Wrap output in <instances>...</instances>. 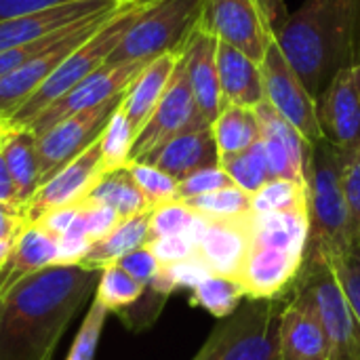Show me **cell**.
<instances>
[{"label":"cell","mask_w":360,"mask_h":360,"mask_svg":"<svg viewBox=\"0 0 360 360\" xmlns=\"http://www.w3.org/2000/svg\"><path fill=\"white\" fill-rule=\"evenodd\" d=\"M99 270L53 264L0 295V360H51L76 312L95 291Z\"/></svg>","instance_id":"cell-1"},{"label":"cell","mask_w":360,"mask_h":360,"mask_svg":"<svg viewBox=\"0 0 360 360\" xmlns=\"http://www.w3.org/2000/svg\"><path fill=\"white\" fill-rule=\"evenodd\" d=\"M274 40L316 101L342 70L360 63V0H304Z\"/></svg>","instance_id":"cell-2"},{"label":"cell","mask_w":360,"mask_h":360,"mask_svg":"<svg viewBox=\"0 0 360 360\" xmlns=\"http://www.w3.org/2000/svg\"><path fill=\"white\" fill-rule=\"evenodd\" d=\"M304 188L310 224L304 255L331 257L356 245L360 238L344 192V152L327 139L308 148Z\"/></svg>","instance_id":"cell-3"},{"label":"cell","mask_w":360,"mask_h":360,"mask_svg":"<svg viewBox=\"0 0 360 360\" xmlns=\"http://www.w3.org/2000/svg\"><path fill=\"white\" fill-rule=\"evenodd\" d=\"M150 2L152 0H122L112 11V15L101 23V27L95 34H91L82 44H78L65 57V61L49 76V80L36 93H32L21 103V108L4 122L13 129H25L44 108L63 97L68 91H72L78 82L97 72L101 65H105V59L118 44L122 34L146 11Z\"/></svg>","instance_id":"cell-4"},{"label":"cell","mask_w":360,"mask_h":360,"mask_svg":"<svg viewBox=\"0 0 360 360\" xmlns=\"http://www.w3.org/2000/svg\"><path fill=\"white\" fill-rule=\"evenodd\" d=\"M287 297L316 316L327 335L331 360H360V325L327 257L304 255V266Z\"/></svg>","instance_id":"cell-5"},{"label":"cell","mask_w":360,"mask_h":360,"mask_svg":"<svg viewBox=\"0 0 360 360\" xmlns=\"http://www.w3.org/2000/svg\"><path fill=\"white\" fill-rule=\"evenodd\" d=\"M287 297L245 300L219 319L192 360H281V314Z\"/></svg>","instance_id":"cell-6"},{"label":"cell","mask_w":360,"mask_h":360,"mask_svg":"<svg viewBox=\"0 0 360 360\" xmlns=\"http://www.w3.org/2000/svg\"><path fill=\"white\" fill-rule=\"evenodd\" d=\"M207 0H152L122 34L105 65L152 61L167 53H181L202 21Z\"/></svg>","instance_id":"cell-7"},{"label":"cell","mask_w":360,"mask_h":360,"mask_svg":"<svg viewBox=\"0 0 360 360\" xmlns=\"http://www.w3.org/2000/svg\"><path fill=\"white\" fill-rule=\"evenodd\" d=\"M114 8L95 13V15H89L70 23L49 49L38 53L32 61H27L13 74L4 76L0 80V120H8L21 108V103L49 80V76L65 61V57L101 27V23L112 15Z\"/></svg>","instance_id":"cell-8"},{"label":"cell","mask_w":360,"mask_h":360,"mask_svg":"<svg viewBox=\"0 0 360 360\" xmlns=\"http://www.w3.org/2000/svg\"><path fill=\"white\" fill-rule=\"evenodd\" d=\"M262 84H264V101H268L304 139L308 146L323 139L319 118H316V101L293 72L276 40L270 42L262 63Z\"/></svg>","instance_id":"cell-9"},{"label":"cell","mask_w":360,"mask_h":360,"mask_svg":"<svg viewBox=\"0 0 360 360\" xmlns=\"http://www.w3.org/2000/svg\"><path fill=\"white\" fill-rule=\"evenodd\" d=\"M122 101V93L101 101L93 108L80 110L46 133L36 137V152H38V169H40V186L51 179L61 167H65L72 158H76L82 150H86L103 131L110 116Z\"/></svg>","instance_id":"cell-10"},{"label":"cell","mask_w":360,"mask_h":360,"mask_svg":"<svg viewBox=\"0 0 360 360\" xmlns=\"http://www.w3.org/2000/svg\"><path fill=\"white\" fill-rule=\"evenodd\" d=\"M202 124H207V122L200 118V114L196 110L194 95H192V89H190V82L186 76L184 59L179 55L175 72H173L160 101L156 103L152 116L148 118V122L141 127V131L133 139L129 162L146 160L156 148L167 143L171 137H175L188 129L202 127Z\"/></svg>","instance_id":"cell-11"},{"label":"cell","mask_w":360,"mask_h":360,"mask_svg":"<svg viewBox=\"0 0 360 360\" xmlns=\"http://www.w3.org/2000/svg\"><path fill=\"white\" fill-rule=\"evenodd\" d=\"M219 42H226L255 63H262L274 34L257 0H207L202 21Z\"/></svg>","instance_id":"cell-12"},{"label":"cell","mask_w":360,"mask_h":360,"mask_svg":"<svg viewBox=\"0 0 360 360\" xmlns=\"http://www.w3.org/2000/svg\"><path fill=\"white\" fill-rule=\"evenodd\" d=\"M148 61H129V63H118V65H101L97 72H93L82 82H78L72 91H68L63 97H59L49 108H44L25 129L34 137H40L42 133H46L51 127H55L63 118L124 93L129 82L139 74V70Z\"/></svg>","instance_id":"cell-13"},{"label":"cell","mask_w":360,"mask_h":360,"mask_svg":"<svg viewBox=\"0 0 360 360\" xmlns=\"http://www.w3.org/2000/svg\"><path fill=\"white\" fill-rule=\"evenodd\" d=\"M101 146L97 137L86 150H82L76 158H72L36 190V194L23 207L25 221L36 224L55 209L78 205L93 188V184L101 177Z\"/></svg>","instance_id":"cell-14"},{"label":"cell","mask_w":360,"mask_h":360,"mask_svg":"<svg viewBox=\"0 0 360 360\" xmlns=\"http://www.w3.org/2000/svg\"><path fill=\"white\" fill-rule=\"evenodd\" d=\"M316 118L331 146L350 152L360 146V63L342 70L316 99Z\"/></svg>","instance_id":"cell-15"},{"label":"cell","mask_w":360,"mask_h":360,"mask_svg":"<svg viewBox=\"0 0 360 360\" xmlns=\"http://www.w3.org/2000/svg\"><path fill=\"white\" fill-rule=\"evenodd\" d=\"M302 266V255L251 243L236 281L247 300H281L293 289Z\"/></svg>","instance_id":"cell-16"},{"label":"cell","mask_w":360,"mask_h":360,"mask_svg":"<svg viewBox=\"0 0 360 360\" xmlns=\"http://www.w3.org/2000/svg\"><path fill=\"white\" fill-rule=\"evenodd\" d=\"M253 110L259 122V141L264 146L272 179H287L304 186L310 146L268 101H262Z\"/></svg>","instance_id":"cell-17"},{"label":"cell","mask_w":360,"mask_h":360,"mask_svg":"<svg viewBox=\"0 0 360 360\" xmlns=\"http://www.w3.org/2000/svg\"><path fill=\"white\" fill-rule=\"evenodd\" d=\"M186 76L200 118L211 124L221 110V91L217 76V38L200 23L181 51Z\"/></svg>","instance_id":"cell-18"},{"label":"cell","mask_w":360,"mask_h":360,"mask_svg":"<svg viewBox=\"0 0 360 360\" xmlns=\"http://www.w3.org/2000/svg\"><path fill=\"white\" fill-rule=\"evenodd\" d=\"M120 0H72L59 6L0 21V53L46 36L76 19L114 8Z\"/></svg>","instance_id":"cell-19"},{"label":"cell","mask_w":360,"mask_h":360,"mask_svg":"<svg viewBox=\"0 0 360 360\" xmlns=\"http://www.w3.org/2000/svg\"><path fill=\"white\" fill-rule=\"evenodd\" d=\"M141 162L154 165L160 171L169 173L173 179L181 181L194 171L219 165V154L211 127L202 124L171 137Z\"/></svg>","instance_id":"cell-20"},{"label":"cell","mask_w":360,"mask_h":360,"mask_svg":"<svg viewBox=\"0 0 360 360\" xmlns=\"http://www.w3.org/2000/svg\"><path fill=\"white\" fill-rule=\"evenodd\" d=\"M251 215L247 219L232 221H211L200 234L196 245V255L207 264L213 274L236 278L240 266L251 247Z\"/></svg>","instance_id":"cell-21"},{"label":"cell","mask_w":360,"mask_h":360,"mask_svg":"<svg viewBox=\"0 0 360 360\" xmlns=\"http://www.w3.org/2000/svg\"><path fill=\"white\" fill-rule=\"evenodd\" d=\"M179 55L181 53H167V55H160V57L148 61L139 70V74L129 82V86L124 89L120 110L127 116L135 135L141 131V127L152 116L156 103L160 101L165 89L175 72Z\"/></svg>","instance_id":"cell-22"},{"label":"cell","mask_w":360,"mask_h":360,"mask_svg":"<svg viewBox=\"0 0 360 360\" xmlns=\"http://www.w3.org/2000/svg\"><path fill=\"white\" fill-rule=\"evenodd\" d=\"M59 238L46 232L40 224H27L11 245V251L0 266V295L17 281L57 264Z\"/></svg>","instance_id":"cell-23"},{"label":"cell","mask_w":360,"mask_h":360,"mask_svg":"<svg viewBox=\"0 0 360 360\" xmlns=\"http://www.w3.org/2000/svg\"><path fill=\"white\" fill-rule=\"evenodd\" d=\"M281 360H331L327 335L316 316L289 297L281 314Z\"/></svg>","instance_id":"cell-24"},{"label":"cell","mask_w":360,"mask_h":360,"mask_svg":"<svg viewBox=\"0 0 360 360\" xmlns=\"http://www.w3.org/2000/svg\"><path fill=\"white\" fill-rule=\"evenodd\" d=\"M217 76L221 103L255 108L264 101L262 70L238 49L217 40Z\"/></svg>","instance_id":"cell-25"},{"label":"cell","mask_w":360,"mask_h":360,"mask_svg":"<svg viewBox=\"0 0 360 360\" xmlns=\"http://www.w3.org/2000/svg\"><path fill=\"white\" fill-rule=\"evenodd\" d=\"M251 243L281 249L293 255L306 253L308 245V209H287L270 213H251Z\"/></svg>","instance_id":"cell-26"},{"label":"cell","mask_w":360,"mask_h":360,"mask_svg":"<svg viewBox=\"0 0 360 360\" xmlns=\"http://www.w3.org/2000/svg\"><path fill=\"white\" fill-rule=\"evenodd\" d=\"M8 127V124H6ZM0 154L6 162V169L17 188L19 205L25 207L30 198L40 188V169H38V152L36 137L27 129H6V135L0 146Z\"/></svg>","instance_id":"cell-27"},{"label":"cell","mask_w":360,"mask_h":360,"mask_svg":"<svg viewBox=\"0 0 360 360\" xmlns=\"http://www.w3.org/2000/svg\"><path fill=\"white\" fill-rule=\"evenodd\" d=\"M150 215H152V209L143 211L139 215L120 219L103 238H99L91 245V249L86 251V255L80 264L91 270H101L110 264H116L127 253L143 247L148 243Z\"/></svg>","instance_id":"cell-28"},{"label":"cell","mask_w":360,"mask_h":360,"mask_svg":"<svg viewBox=\"0 0 360 360\" xmlns=\"http://www.w3.org/2000/svg\"><path fill=\"white\" fill-rule=\"evenodd\" d=\"M211 133L217 146L219 160L245 152L259 141V122L253 108L224 103L217 118L211 122Z\"/></svg>","instance_id":"cell-29"},{"label":"cell","mask_w":360,"mask_h":360,"mask_svg":"<svg viewBox=\"0 0 360 360\" xmlns=\"http://www.w3.org/2000/svg\"><path fill=\"white\" fill-rule=\"evenodd\" d=\"M80 202H99L110 209H114L120 219L139 215L143 211H150L139 186L135 184L129 167L101 173V177L93 184V188L86 192V196Z\"/></svg>","instance_id":"cell-30"},{"label":"cell","mask_w":360,"mask_h":360,"mask_svg":"<svg viewBox=\"0 0 360 360\" xmlns=\"http://www.w3.org/2000/svg\"><path fill=\"white\" fill-rule=\"evenodd\" d=\"M190 291H192V304L217 319L230 316L232 312L238 310L243 300H247L236 278H228L219 274H209Z\"/></svg>","instance_id":"cell-31"},{"label":"cell","mask_w":360,"mask_h":360,"mask_svg":"<svg viewBox=\"0 0 360 360\" xmlns=\"http://www.w3.org/2000/svg\"><path fill=\"white\" fill-rule=\"evenodd\" d=\"M196 215L211 219V221H232V219H247L251 211V194L245 190L230 186L221 188L211 194H202L190 200H184Z\"/></svg>","instance_id":"cell-32"},{"label":"cell","mask_w":360,"mask_h":360,"mask_svg":"<svg viewBox=\"0 0 360 360\" xmlns=\"http://www.w3.org/2000/svg\"><path fill=\"white\" fill-rule=\"evenodd\" d=\"M146 287L131 278L118 264H110L99 270V281L95 287V300L108 312H122L141 300Z\"/></svg>","instance_id":"cell-33"},{"label":"cell","mask_w":360,"mask_h":360,"mask_svg":"<svg viewBox=\"0 0 360 360\" xmlns=\"http://www.w3.org/2000/svg\"><path fill=\"white\" fill-rule=\"evenodd\" d=\"M219 167L230 175L232 184L236 188L245 190L247 194H255L264 184H268L272 179L262 141L253 143L251 148H247L240 154L219 160Z\"/></svg>","instance_id":"cell-34"},{"label":"cell","mask_w":360,"mask_h":360,"mask_svg":"<svg viewBox=\"0 0 360 360\" xmlns=\"http://www.w3.org/2000/svg\"><path fill=\"white\" fill-rule=\"evenodd\" d=\"M133 139H135V133H133L127 116L122 114V110L118 105L116 112L110 116L108 124L103 127L101 135H99L103 173L116 171V169H122V167L129 165V154H131Z\"/></svg>","instance_id":"cell-35"},{"label":"cell","mask_w":360,"mask_h":360,"mask_svg":"<svg viewBox=\"0 0 360 360\" xmlns=\"http://www.w3.org/2000/svg\"><path fill=\"white\" fill-rule=\"evenodd\" d=\"M200 221V215H196L184 200H171L165 205H158L152 209L150 215V232L148 240L165 238V236H188Z\"/></svg>","instance_id":"cell-36"},{"label":"cell","mask_w":360,"mask_h":360,"mask_svg":"<svg viewBox=\"0 0 360 360\" xmlns=\"http://www.w3.org/2000/svg\"><path fill=\"white\" fill-rule=\"evenodd\" d=\"M306 207V188L287 179H270L255 194H251V211L253 213H270V211H287Z\"/></svg>","instance_id":"cell-37"},{"label":"cell","mask_w":360,"mask_h":360,"mask_svg":"<svg viewBox=\"0 0 360 360\" xmlns=\"http://www.w3.org/2000/svg\"><path fill=\"white\" fill-rule=\"evenodd\" d=\"M127 167H129L135 184L139 186L150 209L171 202V200H177V184L179 181L173 179L169 173H165L158 167L148 165V162H129Z\"/></svg>","instance_id":"cell-38"},{"label":"cell","mask_w":360,"mask_h":360,"mask_svg":"<svg viewBox=\"0 0 360 360\" xmlns=\"http://www.w3.org/2000/svg\"><path fill=\"white\" fill-rule=\"evenodd\" d=\"M108 310L93 297L91 308L82 321V327L72 344V350L68 354V360H93L97 352V344H99V335L103 331L105 319H108Z\"/></svg>","instance_id":"cell-39"},{"label":"cell","mask_w":360,"mask_h":360,"mask_svg":"<svg viewBox=\"0 0 360 360\" xmlns=\"http://www.w3.org/2000/svg\"><path fill=\"white\" fill-rule=\"evenodd\" d=\"M329 264L335 270V276L340 281V285L344 287L350 306L354 310V316L360 325V240L356 245H352L350 249L327 257Z\"/></svg>","instance_id":"cell-40"},{"label":"cell","mask_w":360,"mask_h":360,"mask_svg":"<svg viewBox=\"0 0 360 360\" xmlns=\"http://www.w3.org/2000/svg\"><path fill=\"white\" fill-rule=\"evenodd\" d=\"M230 186H234V184H232L230 175L219 165L207 167V169L194 171L192 175H188L186 179H181L177 184V200H190V198L211 194V192H217V190L230 188Z\"/></svg>","instance_id":"cell-41"},{"label":"cell","mask_w":360,"mask_h":360,"mask_svg":"<svg viewBox=\"0 0 360 360\" xmlns=\"http://www.w3.org/2000/svg\"><path fill=\"white\" fill-rule=\"evenodd\" d=\"M78 205H80L78 221L82 224L84 234L91 243L103 238L120 221V215L105 205L99 202H78Z\"/></svg>","instance_id":"cell-42"},{"label":"cell","mask_w":360,"mask_h":360,"mask_svg":"<svg viewBox=\"0 0 360 360\" xmlns=\"http://www.w3.org/2000/svg\"><path fill=\"white\" fill-rule=\"evenodd\" d=\"M131 278H135L137 283H141L143 287H148L160 272V262L154 257V253L148 249V245L127 253L122 259L116 262Z\"/></svg>","instance_id":"cell-43"},{"label":"cell","mask_w":360,"mask_h":360,"mask_svg":"<svg viewBox=\"0 0 360 360\" xmlns=\"http://www.w3.org/2000/svg\"><path fill=\"white\" fill-rule=\"evenodd\" d=\"M344 192L360 238V146L344 152Z\"/></svg>","instance_id":"cell-44"},{"label":"cell","mask_w":360,"mask_h":360,"mask_svg":"<svg viewBox=\"0 0 360 360\" xmlns=\"http://www.w3.org/2000/svg\"><path fill=\"white\" fill-rule=\"evenodd\" d=\"M91 240L86 238L84 234V228L82 224L76 221L68 228L65 234L59 236V255H57V264H63V266H74V264H80L86 255V251L91 249Z\"/></svg>","instance_id":"cell-45"},{"label":"cell","mask_w":360,"mask_h":360,"mask_svg":"<svg viewBox=\"0 0 360 360\" xmlns=\"http://www.w3.org/2000/svg\"><path fill=\"white\" fill-rule=\"evenodd\" d=\"M160 264H175L196 255V245L188 236H165L146 243Z\"/></svg>","instance_id":"cell-46"},{"label":"cell","mask_w":360,"mask_h":360,"mask_svg":"<svg viewBox=\"0 0 360 360\" xmlns=\"http://www.w3.org/2000/svg\"><path fill=\"white\" fill-rule=\"evenodd\" d=\"M63 2L72 0H0V21L13 19V17H23L30 13L46 11L53 6H59Z\"/></svg>","instance_id":"cell-47"},{"label":"cell","mask_w":360,"mask_h":360,"mask_svg":"<svg viewBox=\"0 0 360 360\" xmlns=\"http://www.w3.org/2000/svg\"><path fill=\"white\" fill-rule=\"evenodd\" d=\"M27 226L25 217H23V209L17 205H8V202H0V240L4 243H13L17 238V234Z\"/></svg>","instance_id":"cell-48"},{"label":"cell","mask_w":360,"mask_h":360,"mask_svg":"<svg viewBox=\"0 0 360 360\" xmlns=\"http://www.w3.org/2000/svg\"><path fill=\"white\" fill-rule=\"evenodd\" d=\"M78 211H80V205H70V207H61V209H55L51 213H46L42 219H38L36 224H40L46 232H51L53 236H61L68 232V228L76 221L78 217Z\"/></svg>","instance_id":"cell-49"},{"label":"cell","mask_w":360,"mask_h":360,"mask_svg":"<svg viewBox=\"0 0 360 360\" xmlns=\"http://www.w3.org/2000/svg\"><path fill=\"white\" fill-rule=\"evenodd\" d=\"M272 34L285 23V19L289 17V8H287V2L285 0H257Z\"/></svg>","instance_id":"cell-50"},{"label":"cell","mask_w":360,"mask_h":360,"mask_svg":"<svg viewBox=\"0 0 360 360\" xmlns=\"http://www.w3.org/2000/svg\"><path fill=\"white\" fill-rule=\"evenodd\" d=\"M0 202H8V205H19V198H17V188L13 184V177L6 169V162L0 154ZM23 209V207H21Z\"/></svg>","instance_id":"cell-51"},{"label":"cell","mask_w":360,"mask_h":360,"mask_svg":"<svg viewBox=\"0 0 360 360\" xmlns=\"http://www.w3.org/2000/svg\"><path fill=\"white\" fill-rule=\"evenodd\" d=\"M11 245L13 243H4V240H0V266L4 264V259H6V255H8V251H11Z\"/></svg>","instance_id":"cell-52"},{"label":"cell","mask_w":360,"mask_h":360,"mask_svg":"<svg viewBox=\"0 0 360 360\" xmlns=\"http://www.w3.org/2000/svg\"><path fill=\"white\" fill-rule=\"evenodd\" d=\"M6 122L4 120H0V146H2V139H4V135H6Z\"/></svg>","instance_id":"cell-53"}]
</instances>
